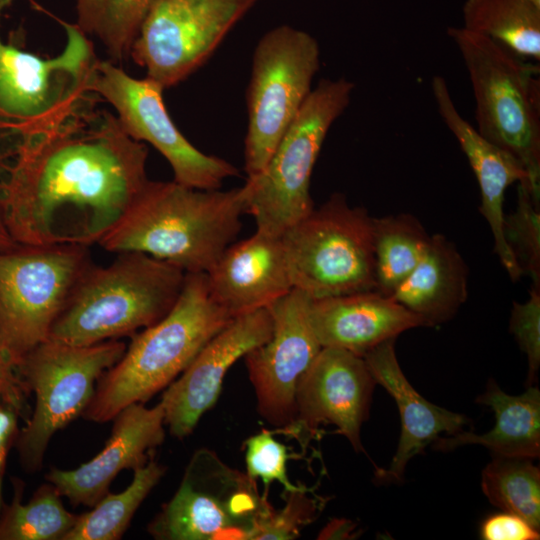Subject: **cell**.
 I'll return each instance as SVG.
<instances>
[{"label":"cell","mask_w":540,"mask_h":540,"mask_svg":"<svg viewBox=\"0 0 540 540\" xmlns=\"http://www.w3.org/2000/svg\"><path fill=\"white\" fill-rule=\"evenodd\" d=\"M468 269L443 235L431 236L420 263L391 295L417 315L425 327L451 319L467 298Z\"/></svg>","instance_id":"cell-23"},{"label":"cell","mask_w":540,"mask_h":540,"mask_svg":"<svg viewBox=\"0 0 540 540\" xmlns=\"http://www.w3.org/2000/svg\"><path fill=\"white\" fill-rule=\"evenodd\" d=\"M24 485L14 481V497L3 505L0 540H63L78 515L64 507L61 495L50 483L41 485L28 503H22Z\"/></svg>","instance_id":"cell-27"},{"label":"cell","mask_w":540,"mask_h":540,"mask_svg":"<svg viewBox=\"0 0 540 540\" xmlns=\"http://www.w3.org/2000/svg\"><path fill=\"white\" fill-rule=\"evenodd\" d=\"M510 331L527 356V381L534 385L540 365V287L533 285L525 302L513 303Z\"/></svg>","instance_id":"cell-34"},{"label":"cell","mask_w":540,"mask_h":540,"mask_svg":"<svg viewBox=\"0 0 540 540\" xmlns=\"http://www.w3.org/2000/svg\"><path fill=\"white\" fill-rule=\"evenodd\" d=\"M16 245L17 243L9 235L0 217V251L9 250Z\"/></svg>","instance_id":"cell-39"},{"label":"cell","mask_w":540,"mask_h":540,"mask_svg":"<svg viewBox=\"0 0 540 540\" xmlns=\"http://www.w3.org/2000/svg\"><path fill=\"white\" fill-rule=\"evenodd\" d=\"M89 90L115 109L131 138L148 142L166 158L175 182L214 190L220 189L225 179L240 175L233 164L201 152L184 137L166 109L164 88L152 79L134 78L113 63L98 60Z\"/></svg>","instance_id":"cell-14"},{"label":"cell","mask_w":540,"mask_h":540,"mask_svg":"<svg viewBox=\"0 0 540 540\" xmlns=\"http://www.w3.org/2000/svg\"><path fill=\"white\" fill-rule=\"evenodd\" d=\"M355 84L322 79L312 89L266 167L247 178L248 207L257 231L281 236L314 208L310 182L314 165L333 123L351 101Z\"/></svg>","instance_id":"cell-6"},{"label":"cell","mask_w":540,"mask_h":540,"mask_svg":"<svg viewBox=\"0 0 540 540\" xmlns=\"http://www.w3.org/2000/svg\"><path fill=\"white\" fill-rule=\"evenodd\" d=\"M24 392L16 367L0 345V398L23 399Z\"/></svg>","instance_id":"cell-37"},{"label":"cell","mask_w":540,"mask_h":540,"mask_svg":"<svg viewBox=\"0 0 540 540\" xmlns=\"http://www.w3.org/2000/svg\"><path fill=\"white\" fill-rule=\"evenodd\" d=\"M232 319L211 296L206 273H186L173 308L133 335L123 356L99 378L82 416L103 423L131 404L145 403L168 387Z\"/></svg>","instance_id":"cell-3"},{"label":"cell","mask_w":540,"mask_h":540,"mask_svg":"<svg viewBox=\"0 0 540 540\" xmlns=\"http://www.w3.org/2000/svg\"><path fill=\"white\" fill-rule=\"evenodd\" d=\"M82 108L0 155V217L17 244L99 243L148 182L145 144Z\"/></svg>","instance_id":"cell-1"},{"label":"cell","mask_w":540,"mask_h":540,"mask_svg":"<svg viewBox=\"0 0 540 540\" xmlns=\"http://www.w3.org/2000/svg\"><path fill=\"white\" fill-rule=\"evenodd\" d=\"M259 0H156L130 56L164 89L185 80L213 54Z\"/></svg>","instance_id":"cell-13"},{"label":"cell","mask_w":540,"mask_h":540,"mask_svg":"<svg viewBox=\"0 0 540 540\" xmlns=\"http://www.w3.org/2000/svg\"><path fill=\"white\" fill-rule=\"evenodd\" d=\"M273 330L268 307L234 317L200 350L161 398L165 425L176 438L192 433L203 414L216 403L227 371Z\"/></svg>","instance_id":"cell-17"},{"label":"cell","mask_w":540,"mask_h":540,"mask_svg":"<svg viewBox=\"0 0 540 540\" xmlns=\"http://www.w3.org/2000/svg\"><path fill=\"white\" fill-rule=\"evenodd\" d=\"M517 205L504 216L503 233L522 273L540 287V206L536 205L525 181L518 182Z\"/></svg>","instance_id":"cell-31"},{"label":"cell","mask_w":540,"mask_h":540,"mask_svg":"<svg viewBox=\"0 0 540 540\" xmlns=\"http://www.w3.org/2000/svg\"><path fill=\"white\" fill-rule=\"evenodd\" d=\"M489 406L495 415V425L489 432L478 435L461 431L439 437L434 448L449 451L466 444L483 445L495 456L535 459L540 455V392L531 385L521 395L511 396L491 381L477 399Z\"/></svg>","instance_id":"cell-24"},{"label":"cell","mask_w":540,"mask_h":540,"mask_svg":"<svg viewBox=\"0 0 540 540\" xmlns=\"http://www.w3.org/2000/svg\"><path fill=\"white\" fill-rule=\"evenodd\" d=\"M532 2H534L536 5L540 6V0H531Z\"/></svg>","instance_id":"cell-40"},{"label":"cell","mask_w":540,"mask_h":540,"mask_svg":"<svg viewBox=\"0 0 540 540\" xmlns=\"http://www.w3.org/2000/svg\"><path fill=\"white\" fill-rule=\"evenodd\" d=\"M311 300L293 288L269 305L272 334L244 356L259 413L283 430L295 420L297 386L322 349L309 319Z\"/></svg>","instance_id":"cell-15"},{"label":"cell","mask_w":540,"mask_h":540,"mask_svg":"<svg viewBox=\"0 0 540 540\" xmlns=\"http://www.w3.org/2000/svg\"><path fill=\"white\" fill-rule=\"evenodd\" d=\"M462 15L466 30L524 60H540V6L531 0H466Z\"/></svg>","instance_id":"cell-25"},{"label":"cell","mask_w":540,"mask_h":540,"mask_svg":"<svg viewBox=\"0 0 540 540\" xmlns=\"http://www.w3.org/2000/svg\"><path fill=\"white\" fill-rule=\"evenodd\" d=\"M532 459L496 456L483 470L482 490L490 503L540 527V470Z\"/></svg>","instance_id":"cell-29"},{"label":"cell","mask_w":540,"mask_h":540,"mask_svg":"<svg viewBox=\"0 0 540 540\" xmlns=\"http://www.w3.org/2000/svg\"><path fill=\"white\" fill-rule=\"evenodd\" d=\"M248 187L203 190L150 181L98 243L110 252H141L186 273H207L242 228Z\"/></svg>","instance_id":"cell-2"},{"label":"cell","mask_w":540,"mask_h":540,"mask_svg":"<svg viewBox=\"0 0 540 540\" xmlns=\"http://www.w3.org/2000/svg\"><path fill=\"white\" fill-rule=\"evenodd\" d=\"M311 489L301 485L288 492L281 510H272L262 520L253 534L252 540H289L300 534L302 527L309 524L320 510L318 497H312Z\"/></svg>","instance_id":"cell-33"},{"label":"cell","mask_w":540,"mask_h":540,"mask_svg":"<svg viewBox=\"0 0 540 540\" xmlns=\"http://www.w3.org/2000/svg\"><path fill=\"white\" fill-rule=\"evenodd\" d=\"M309 319L321 347L363 357L423 321L391 296L376 290L312 299Z\"/></svg>","instance_id":"cell-21"},{"label":"cell","mask_w":540,"mask_h":540,"mask_svg":"<svg viewBox=\"0 0 540 540\" xmlns=\"http://www.w3.org/2000/svg\"><path fill=\"white\" fill-rule=\"evenodd\" d=\"M126 347L118 339L89 346L47 339L18 363L23 389L35 395L33 412L15 444L26 472L41 469L52 436L83 415L99 378L123 356Z\"/></svg>","instance_id":"cell-8"},{"label":"cell","mask_w":540,"mask_h":540,"mask_svg":"<svg viewBox=\"0 0 540 540\" xmlns=\"http://www.w3.org/2000/svg\"><path fill=\"white\" fill-rule=\"evenodd\" d=\"M354 525L347 520H334L320 533V539L351 538Z\"/></svg>","instance_id":"cell-38"},{"label":"cell","mask_w":540,"mask_h":540,"mask_svg":"<svg viewBox=\"0 0 540 540\" xmlns=\"http://www.w3.org/2000/svg\"><path fill=\"white\" fill-rule=\"evenodd\" d=\"M11 0H0V14ZM66 44L44 59L0 38V130L24 135L61 123L84 106L98 59L87 35L62 22Z\"/></svg>","instance_id":"cell-9"},{"label":"cell","mask_w":540,"mask_h":540,"mask_svg":"<svg viewBox=\"0 0 540 540\" xmlns=\"http://www.w3.org/2000/svg\"><path fill=\"white\" fill-rule=\"evenodd\" d=\"M320 55L319 43L311 34L289 25L267 31L257 42L246 92L247 178L263 171L311 93Z\"/></svg>","instance_id":"cell-11"},{"label":"cell","mask_w":540,"mask_h":540,"mask_svg":"<svg viewBox=\"0 0 540 540\" xmlns=\"http://www.w3.org/2000/svg\"><path fill=\"white\" fill-rule=\"evenodd\" d=\"M247 475L263 482L264 493L268 497L269 486L279 482L285 493L295 491L301 485L293 484L287 474V447L277 441L267 430L249 437L244 442Z\"/></svg>","instance_id":"cell-32"},{"label":"cell","mask_w":540,"mask_h":540,"mask_svg":"<svg viewBox=\"0 0 540 540\" xmlns=\"http://www.w3.org/2000/svg\"><path fill=\"white\" fill-rule=\"evenodd\" d=\"M112 433L104 448L90 461L73 470L53 468L46 479L72 505L93 507L107 493L124 469L135 470L147 463L150 452L165 438L162 403L146 407L134 403L114 417Z\"/></svg>","instance_id":"cell-18"},{"label":"cell","mask_w":540,"mask_h":540,"mask_svg":"<svg viewBox=\"0 0 540 540\" xmlns=\"http://www.w3.org/2000/svg\"><path fill=\"white\" fill-rule=\"evenodd\" d=\"M395 339L387 340L363 358L376 384L381 385L395 400L401 419V434L390 467L377 469L383 482L400 481L407 463L430 443L445 433L463 431L467 418L436 406L423 398L409 383L398 363Z\"/></svg>","instance_id":"cell-22"},{"label":"cell","mask_w":540,"mask_h":540,"mask_svg":"<svg viewBox=\"0 0 540 540\" xmlns=\"http://www.w3.org/2000/svg\"><path fill=\"white\" fill-rule=\"evenodd\" d=\"M129 486L120 493H107L91 511L78 515L63 540H118L135 512L158 484L165 467L153 460L136 468Z\"/></svg>","instance_id":"cell-28"},{"label":"cell","mask_w":540,"mask_h":540,"mask_svg":"<svg viewBox=\"0 0 540 540\" xmlns=\"http://www.w3.org/2000/svg\"><path fill=\"white\" fill-rule=\"evenodd\" d=\"M480 536L484 540H537L538 529L525 519L510 512H503L487 517L480 527Z\"/></svg>","instance_id":"cell-35"},{"label":"cell","mask_w":540,"mask_h":540,"mask_svg":"<svg viewBox=\"0 0 540 540\" xmlns=\"http://www.w3.org/2000/svg\"><path fill=\"white\" fill-rule=\"evenodd\" d=\"M91 264L82 245L17 244L0 251V345L15 367L49 338Z\"/></svg>","instance_id":"cell-10"},{"label":"cell","mask_w":540,"mask_h":540,"mask_svg":"<svg viewBox=\"0 0 540 540\" xmlns=\"http://www.w3.org/2000/svg\"><path fill=\"white\" fill-rule=\"evenodd\" d=\"M447 34L468 72L476 130L521 162L531 197L540 206L539 66L463 27H449Z\"/></svg>","instance_id":"cell-5"},{"label":"cell","mask_w":540,"mask_h":540,"mask_svg":"<svg viewBox=\"0 0 540 540\" xmlns=\"http://www.w3.org/2000/svg\"><path fill=\"white\" fill-rule=\"evenodd\" d=\"M156 0H76V25L97 38L116 60L130 54L132 44Z\"/></svg>","instance_id":"cell-30"},{"label":"cell","mask_w":540,"mask_h":540,"mask_svg":"<svg viewBox=\"0 0 540 540\" xmlns=\"http://www.w3.org/2000/svg\"><path fill=\"white\" fill-rule=\"evenodd\" d=\"M430 238L411 214L373 218L376 291L391 296L420 263Z\"/></svg>","instance_id":"cell-26"},{"label":"cell","mask_w":540,"mask_h":540,"mask_svg":"<svg viewBox=\"0 0 540 540\" xmlns=\"http://www.w3.org/2000/svg\"><path fill=\"white\" fill-rule=\"evenodd\" d=\"M106 267L83 273L54 322L49 338L89 346L134 335L175 305L186 272L141 252H120Z\"/></svg>","instance_id":"cell-4"},{"label":"cell","mask_w":540,"mask_h":540,"mask_svg":"<svg viewBox=\"0 0 540 540\" xmlns=\"http://www.w3.org/2000/svg\"><path fill=\"white\" fill-rule=\"evenodd\" d=\"M23 409V399L0 398V487L3 484L9 451L16 444L18 420Z\"/></svg>","instance_id":"cell-36"},{"label":"cell","mask_w":540,"mask_h":540,"mask_svg":"<svg viewBox=\"0 0 540 540\" xmlns=\"http://www.w3.org/2000/svg\"><path fill=\"white\" fill-rule=\"evenodd\" d=\"M375 384L363 357L323 347L297 386L295 420L284 431L306 442L323 432L322 424H331L364 452L360 431Z\"/></svg>","instance_id":"cell-16"},{"label":"cell","mask_w":540,"mask_h":540,"mask_svg":"<svg viewBox=\"0 0 540 540\" xmlns=\"http://www.w3.org/2000/svg\"><path fill=\"white\" fill-rule=\"evenodd\" d=\"M267 498L247 474L201 449L148 532L158 540H252L258 524L274 509Z\"/></svg>","instance_id":"cell-12"},{"label":"cell","mask_w":540,"mask_h":540,"mask_svg":"<svg viewBox=\"0 0 540 540\" xmlns=\"http://www.w3.org/2000/svg\"><path fill=\"white\" fill-rule=\"evenodd\" d=\"M210 294L233 318L293 289L281 236L257 231L233 242L206 273Z\"/></svg>","instance_id":"cell-19"},{"label":"cell","mask_w":540,"mask_h":540,"mask_svg":"<svg viewBox=\"0 0 540 540\" xmlns=\"http://www.w3.org/2000/svg\"><path fill=\"white\" fill-rule=\"evenodd\" d=\"M293 288L312 299L376 290L373 217L341 193L281 235Z\"/></svg>","instance_id":"cell-7"},{"label":"cell","mask_w":540,"mask_h":540,"mask_svg":"<svg viewBox=\"0 0 540 540\" xmlns=\"http://www.w3.org/2000/svg\"><path fill=\"white\" fill-rule=\"evenodd\" d=\"M431 88L440 117L458 141L477 179L481 196L479 211L492 231L494 251L510 278L516 281L523 273L504 237L503 205L511 184L522 181L527 184V172L516 157L488 141L461 116L443 77L434 76Z\"/></svg>","instance_id":"cell-20"}]
</instances>
